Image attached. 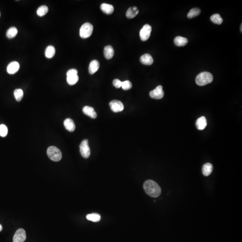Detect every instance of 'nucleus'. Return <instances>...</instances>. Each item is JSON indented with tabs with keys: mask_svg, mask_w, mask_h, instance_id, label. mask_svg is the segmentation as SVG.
I'll return each mask as SVG.
<instances>
[{
	"mask_svg": "<svg viewBox=\"0 0 242 242\" xmlns=\"http://www.w3.org/2000/svg\"><path fill=\"white\" fill-rule=\"evenodd\" d=\"M145 192L152 197L156 198L161 195L162 190L158 184L152 180H148L143 184Z\"/></svg>",
	"mask_w": 242,
	"mask_h": 242,
	"instance_id": "obj_1",
	"label": "nucleus"
},
{
	"mask_svg": "<svg viewBox=\"0 0 242 242\" xmlns=\"http://www.w3.org/2000/svg\"><path fill=\"white\" fill-rule=\"evenodd\" d=\"M213 76L212 74L208 72L200 73L196 77V83L199 86H203L212 82Z\"/></svg>",
	"mask_w": 242,
	"mask_h": 242,
	"instance_id": "obj_2",
	"label": "nucleus"
},
{
	"mask_svg": "<svg viewBox=\"0 0 242 242\" xmlns=\"http://www.w3.org/2000/svg\"><path fill=\"white\" fill-rule=\"evenodd\" d=\"M48 156L54 162H59L62 158V153L58 148L55 146H50L48 149Z\"/></svg>",
	"mask_w": 242,
	"mask_h": 242,
	"instance_id": "obj_3",
	"label": "nucleus"
},
{
	"mask_svg": "<svg viewBox=\"0 0 242 242\" xmlns=\"http://www.w3.org/2000/svg\"><path fill=\"white\" fill-rule=\"evenodd\" d=\"M93 27L92 24L89 23H85L80 29V36L83 39L89 37L93 33Z\"/></svg>",
	"mask_w": 242,
	"mask_h": 242,
	"instance_id": "obj_4",
	"label": "nucleus"
},
{
	"mask_svg": "<svg viewBox=\"0 0 242 242\" xmlns=\"http://www.w3.org/2000/svg\"><path fill=\"white\" fill-rule=\"evenodd\" d=\"M152 31V27L149 24L143 26L140 32V36L142 41H145L149 39L150 36Z\"/></svg>",
	"mask_w": 242,
	"mask_h": 242,
	"instance_id": "obj_5",
	"label": "nucleus"
},
{
	"mask_svg": "<svg viewBox=\"0 0 242 242\" xmlns=\"http://www.w3.org/2000/svg\"><path fill=\"white\" fill-rule=\"evenodd\" d=\"M80 152L83 157L87 158L89 157L91 153L90 148L88 145V141L84 140L82 142L80 145Z\"/></svg>",
	"mask_w": 242,
	"mask_h": 242,
	"instance_id": "obj_6",
	"label": "nucleus"
},
{
	"mask_svg": "<svg viewBox=\"0 0 242 242\" xmlns=\"http://www.w3.org/2000/svg\"><path fill=\"white\" fill-rule=\"evenodd\" d=\"M150 96L155 99H161L164 96V92L163 90L162 86L161 85L156 86V88L149 93Z\"/></svg>",
	"mask_w": 242,
	"mask_h": 242,
	"instance_id": "obj_7",
	"label": "nucleus"
},
{
	"mask_svg": "<svg viewBox=\"0 0 242 242\" xmlns=\"http://www.w3.org/2000/svg\"><path fill=\"white\" fill-rule=\"evenodd\" d=\"M109 106L112 111L115 113H118L123 111L124 105L121 102L118 100H113L109 103Z\"/></svg>",
	"mask_w": 242,
	"mask_h": 242,
	"instance_id": "obj_8",
	"label": "nucleus"
},
{
	"mask_svg": "<svg viewBox=\"0 0 242 242\" xmlns=\"http://www.w3.org/2000/svg\"><path fill=\"white\" fill-rule=\"evenodd\" d=\"M26 234L23 229H19L16 231L13 237V242H24L26 239Z\"/></svg>",
	"mask_w": 242,
	"mask_h": 242,
	"instance_id": "obj_9",
	"label": "nucleus"
},
{
	"mask_svg": "<svg viewBox=\"0 0 242 242\" xmlns=\"http://www.w3.org/2000/svg\"><path fill=\"white\" fill-rule=\"evenodd\" d=\"M20 68V65L17 61H12L7 66V71L9 74H14L18 71Z\"/></svg>",
	"mask_w": 242,
	"mask_h": 242,
	"instance_id": "obj_10",
	"label": "nucleus"
},
{
	"mask_svg": "<svg viewBox=\"0 0 242 242\" xmlns=\"http://www.w3.org/2000/svg\"><path fill=\"white\" fill-rule=\"evenodd\" d=\"M83 112L85 115L90 117L91 118H96L97 117V114L94 108L92 107L85 106L83 108Z\"/></svg>",
	"mask_w": 242,
	"mask_h": 242,
	"instance_id": "obj_11",
	"label": "nucleus"
},
{
	"mask_svg": "<svg viewBox=\"0 0 242 242\" xmlns=\"http://www.w3.org/2000/svg\"><path fill=\"white\" fill-rule=\"evenodd\" d=\"M140 61L143 64L150 66L153 63V59L151 55L149 54H145L142 55L140 58Z\"/></svg>",
	"mask_w": 242,
	"mask_h": 242,
	"instance_id": "obj_12",
	"label": "nucleus"
},
{
	"mask_svg": "<svg viewBox=\"0 0 242 242\" xmlns=\"http://www.w3.org/2000/svg\"><path fill=\"white\" fill-rule=\"evenodd\" d=\"M100 68V63L98 61L94 60L90 62L89 64V73L91 74H93L95 73Z\"/></svg>",
	"mask_w": 242,
	"mask_h": 242,
	"instance_id": "obj_13",
	"label": "nucleus"
},
{
	"mask_svg": "<svg viewBox=\"0 0 242 242\" xmlns=\"http://www.w3.org/2000/svg\"><path fill=\"white\" fill-rule=\"evenodd\" d=\"M207 121L205 117L202 116L199 118L196 121V126L197 128L200 130H203L206 127Z\"/></svg>",
	"mask_w": 242,
	"mask_h": 242,
	"instance_id": "obj_14",
	"label": "nucleus"
},
{
	"mask_svg": "<svg viewBox=\"0 0 242 242\" xmlns=\"http://www.w3.org/2000/svg\"><path fill=\"white\" fill-rule=\"evenodd\" d=\"M139 13L137 7L133 6L128 9L126 12V16L128 18H133L136 17Z\"/></svg>",
	"mask_w": 242,
	"mask_h": 242,
	"instance_id": "obj_15",
	"label": "nucleus"
},
{
	"mask_svg": "<svg viewBox=\"0 0 242 242\" xmlns=\"http://www.w3.org/2000/svg\"><path fill=\"white\" fill-rule=\"evenodd\" d=\"M64 127L66 129L70 132H73L75 130V125L72 119L67 118L64 121Z\"/></svg>",
	"mask_w": 242,
	"mask_h": 242,
	"instance_id": "obj_16",
	"label": "nucleus"
},
{
	"mask_svg": "<svg viewBox=\"0 0 242 242\" xmlns=\"http://www.w3.org/2000/svg\"><path fill=\"white\" fill-rule=\"evenodd\" d=\"M104 54L107 59H110L114 55V49L111 46H106L104 48Z\"/></svg>",
	"mask_w": 242,
	"mask_h": 242,
	"instance_id": "obj_17",
	"label": "nucleus"
},
{
	"mask_svg": "<svg viewBox=\"0 0 242 242\" xmlns=\"http://www.w3.org/2000/svg\"><path fill=\"white\" fill-rule=\"evenodd\" d=\"M174 42L178 46H184L188 43V39L186 38L178 36L175 38Z\"/></svg>",
	"mask_w": 242,
	"mask_h": 242,
	"instance_id": "obj_18",
	"label": "nucleus"
},
{
	"mask_svg": "<svg viewBox=\"0 0 242 242\" xmlns=\"http://www.w3.org/2000/svg\"><path fill=\"white\" fill-rule=\"evenodd\" d=\"M101 9L104 13L107 14H112L114 11V7L113 5L108 4H102L101 5Z\"/></svg>",
	"mask_w": 242,
	"mask_h": 242,
	"instance_id": "obj_19",
	"label": "nucleus"
},
{
	"mask_svg": "<svg viewBox=\"0 0 242 242\" xmlns=\"http://www.w3.org/2000/svg\"><path fill=\"white\" fill-rule=\"evenodd\" d=\"M212 170L213 167L212 165L209 163H207L203 165L202 167V173L204 175L208 176L212 172Z\"/></svg>",
	"mask_w": 242,
	"mask_h": 242,
	"instance_id": "obj_20",
	"label": "nucleus"
},
{
	"mask_svg": "<svg viewBox=\"0 0 242 242\" xmlns=\"http://www.w3.org/2000/svg\"><path fill=\"white\" fill-rule=\"evenodd\" d=\"M55 49L53 46H49L46 49L45 51V55L48 58H53L55 54Z\"/></svg>",
	"mask_w": 242,
	"mask_h": 242,
	"instance_id": "obj_21",
	"label": "nucleus"
},
{
	"mask_svg": "<svg viewBox=\"0 0 242 242\" xmlns=\"http://www.w3.org/2000/svg\"><path fill=\"white\" fill-rule=\"evenodd\" d=\"M86 219L88 220L93 222H98L101 220V217L100 214L96 213L87 214L86 216Z\"/></svg>",
	"mask_w": 242,
	"mask_h": 242,
	"instance_id": "obj_22",
	"label": "nucleus"
},
{
	"mask_svg": "<svg viewBox=\"0 0 242 242\" xmlns=\"http://www.w3.org/2000/svg\"><path fill=\"white\" fill-rule=\"evenodd\" d=\"M17 34V30L14 27H10L6 32V35L7 38L12 39L16 36Z\"/></svg>",
	"mask_w": 242,
	"mask_h": 242,
	"instance_id": "obj_23",
	"label": "nucleus"
},
{
	"mask_svg": "<svg viewBox=\"0 0 242 242\" xmlns=\"http://www.w3.org/2000/svg\"><path fill=\"white\" fill-rule=\"evenodd\" d=\"M48 11V7L46 5H41L38 8L36 11L37 14L39 17H42L46 15Z\"/></svg>",
	"mask_w": 242,
	"mask_h": 242,
	"instance_id": "obj_24",
	"label": "nucleus"
},
{
	"mask_svg": "<svg viewBox=\"0 0 242 242\" xmlns=\"http://www.w3.org/2000/svg\"><path fill=\"white\" fill-rule=\"evenodd\" d=\"M210 20L214 24L218 25H220L223 23V19L221 17L220 15L218 14H215L212 15L210 17Z\"/></svg>",
	"mask_w": 242,
	"mask_h": 242,
	"instance_id": "obj_25",
	"label": "nucleus"
},
{
	"mask_svg": "<svg viewBox=\"0 0 242 242\" xmlns=\"http://www.w3.org/2000/svg\"><path fill=\"white\" fill-rule=\"evenodd\" d=\"M201 11L199 8H193L190 10V11L187 14V16L189 18H192L196 17L200 14Z\"/></svg>",
	"mask_w": 242,
	"mask_h": 242,
	"instance_id": "obj_26",
	"label": "nucleus"
},
{
	"mask_svg": "<svg viewBox=\"0 0 242 242\" xmlns=\"http://www.w3.org/2000/svg\"><path fill=\"white\" fill-rule=\"evenodd\" d=\"M79 76L77 75H72L67 77V82L70 85H73L76 84L79 81Z\"/></svg>",
	"mask_w": 242,
	"mask_h": 242,
	"instance_id": "obj_27",
	"label": "nucleus"
},
{
	"mask_svg": "<svg viewBox=\"0 0 242 242\" xmlns=\"http://www.w3.org/2000/svg\"><path fill=\"white\" fill-rule=\"evenodd\" d=\"M14 96L17 102H20L24 96V92L21 89H17L14 90Z\"/></svg>",
	"mask_w": 242,
	"mask_h": 242,
	"instance_id": "obj_28",
	"label": "nucleus"
},
{
	"mask_svg": "<svg viewBox=\"0 0 242 242\" xmlns=\"http://www.w3.org/2000/svg\"><path fill=\"white\" fill-rule=\"evenodd\" d=\"M8 133V128L5 125H0V136L3 137H6Z\"/></svg>",
	"mask_w": 242,
	"mask_h": 242,
	"instance_id": "obj_29",
	"label": "nucleus"
},
{
	"mask_svg": "<svg viewBox=\"0 0 242 242\" xmlns=\"http://www.w3.org/2000/svg\"><path fill=\"white\" fill-rule=\"evenodd\" d=\"M132 85L130 81L126 80L122 82L121 87L124 90H128L131 89Z\"/></svg>",
	"mask_w": 242,
	"mask_h": 242,
	"instance_id": "obj_30",
	"label": "nucleus"
},
{
	"mask_svg": "<svg viewBox=\"0 0 242 242\" xmlns=\"http://www.w3.org/2000/svg\"><path fill=\"white\" fill-rule=\"evenodd\" d=\"M113 85L115 87H116V88H119L121 87L122 82L120 81V80H118V79H115L113 81Z\"/></svg>",
	"mask_w": 242,
	"mask_h": 242,
	"instance_id": "obj_31",
	"label": "nucleus"
},
{
	"mask_svg": "<svg viewBox=\"0 0 242 242\" xmlns=\"http://www.w3.org/2000/svg\"><path fill=\"white\" fill-rule=\"evenodd\" d=\"M78 74V71L75 69H71L67 72V77L72 76V75H77Z\"/></svg>",
	"mask_w": 242,
	"mask_h": 242,
	"instance_id": "obj_32",
	"label": "nucleus"
},
{
	"mask_svg": "<svg viewBox=\"0 0 242 242\" xmlns=\"http://www.w3.org/2000/svg\"><path fill=\"white\" fill-rule=\"evenodd\" d=\"M2 226L0 224V232L2 231Z\"/></svg>",
	"mask_w": 242,
	"mask_h": 242,
	"instance_id": "obj_33",
	"label": "nucleus"
},
{
	"mask_svg": "<svg viewBox=\"0 0 242 242\" xmlns=\"http://www.w3.org/2000/svg\"><path fill=\"white\" fill-rule=\"evenodd\" d=\"M240 27H240V28H241V33H242V24H241V25Z\"/></svg>",
	"mask_w": 242,
	"mask_h": 242,
	"instance_id": "obj_34",
	"label": "nucleus"
},
{
	"mask_svg": "<svg viewBox=\"0 0 242 242\" xmlns=\"http://www.w3.org/2000/svg\"><path fill=\"white\" fill-rule=\"evenodd\" d=\"M0 16H1V13H0Z\"/></svg>",
	"mask_w": 242,
	"mask_h": 242,
	"instance_id": "obj_35",
	"label": "nucleus"
}]
</instances>
